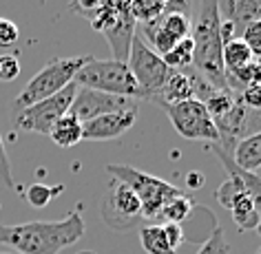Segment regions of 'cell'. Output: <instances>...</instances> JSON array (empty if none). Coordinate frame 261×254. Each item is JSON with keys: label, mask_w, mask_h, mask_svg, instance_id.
Wrapping results in <instances>:
<instances>
[{"label": "cell", "mask_w": 261, "mask_h": 254, "mask_svg": "<svg viewBox=\"0 0 261 254\" xmlns=\"http://www.w3.org/2000/svg\"><path fill=\"white\" fill-rule=\"evenodd\" d=\"M84 237V219L73 210L58 221H27V223H0V245L18 254H60L64 247Z\"/></svg>", "instance_id": "1"}, {"label": "cell", "mask_w": 261, "mask_h": 254, "mask_svg": "<svg viewBox=\"0 0 261 254\" xmlns=\"http://www.w3.org/2000/svg\"><path fill=\"white\" fill-rule=\"evenodd\" d=\"M193 14V69L217 91H228L224 58H221L224 40H221V18L217 9V0H197V9Z\"/></svg>", "instance_id": "2"}, {"label": "cell", "mask_w": 261, "mask_h": 254, "mask_svg": "<svg viewBox=\"0 0 261 254\" xmlns=\"http://www.w3.org/2000/svg\"><path fill=\"white\" fill-rule=\"evenodd\" d=\"M71 9L77 16L87 18L93 29L107 38L113 60L126 62L138 24L130 16L128 0H71Z\"/></svg>", "instance_id": "3"}, {"label": "cell", "mask_w": 261, "mask_h": 254, "mask_svg": "<svg viewBox=\"0 0 261 254\" xmlns=\"http://www.w3.org/2000/svg\"><path fill=\"white\" fill-rule=\"evenodd\" d=\"M73 82L82 89H93L100 93L120 95L128 100H146L144 91L135 82L128 64L120 60H95L93 55L89 62L77 71Z\"/></svg>", "instance_id": "4"}, {"label": "cell", "mask_w": 261, "mask_h": 254, "mask_svg": "<svg viewBox=\"0 0 261 254\" xmlns=\"http://www.w3.org/2000/svg\"><path fill=\"white\" fill-rule=\"evenodd\" d=\"M91 55H75V58H54L49 60L31 80L24 84V89L16 95L14 100V113L22 110L27 106L47 100V97L60 93L64 87H69L73 82L75 73L84 64L89 62Z\"/></svg>", "instance_id": "5"}, {"label": "cell", "mask_w": 261, "mask_h": 254, "mask_svg": "<svg viewBox=\"0 0 261 254\" xmlns=\"http://www.w3.org/2000/svg\"><path fill=\"white\" fill-rule=\"evenodd\" d=\"M193 11V0H166L160 18L140 24L142 40L148 42V47L158 55L168 53L177 42L191 36Z\"/></svg>", "instance_id": "6"}, {"label": "cell", "mask_w": 261, "mask_h": 254, "mask_svg": "<svg viewBox=\"0 0 261 254\" xmlns=\"http://www.w3.org/2000/svg\"><path fill=\"white\" fill-rule=\"evenodd\" d=\"M107 173L115 181L126 184L130 190L135 192V197L140 199V206H142V217H146V219H158L162 214V208H164L171 199L181 194V190L177 186L168 184V181L160 179V177H153V175L142 173L133 166L109 164Z\"/></svg>", "instance_id": "7"}, {"label": "cell", "mask_w": 261, "mask_h": 254, "mask_svg": "<svg viewBox=\"0 0 261 254\" xmlns=\"http://www.w3.org/2000/svg\"><path fill=\"white\" fill-rule=\"evenodd\" d=\"M75 93H77V84L71 82L69 87H64L60 91V93L51 95V97H47V100L34 104V106L16 110L14 113V126L18 128V131H24V133L49 135L51 126H54L62 115L69 113Z\"/></svg>", "instance_id": "8"}, {"label": "cell", "mask_w": 261, "mask_h": 254, "mask_svg": "<svg viewBox=\"0 0 261 254\" xmlns=\"http://www.w3.org/2000/svg\"><path fill=\"white\" fill-rule=\"evenodd\" d=\"M126 64L135 77V82H138L140 89L144 91L146 100H155V97L160 95V91L164 89L168 75H171V71H173V69L166 67V62L162 60V55H158L144 40H142L140 34L133 36Z\"/></svg>", "instance_id": "9"}, {"label": "cell", "mask_w": 261, "mask_h": 254, "mask_svg": "<svg viewBox=\"0 0 261 254\" xmlns=\"http://www.w3.org/2000/svg\"><path fill=\"white\" fill-rule=\"evenodd\" d=\"M162 108L166 110L173 128L184 139L204 142V144H217L219 142V133L215 128L213 117L208 115L204 102L193 97V100H186L179 104H164Z\"/></svg>", "instance_id": "10"}, {"label": "cell", "mask_w": 261, "mask_h": 254, "mask_svg": "<svg viewBox=\"0 0 261 254\" xmlns=\"http://www.w3.org/2000/svg\"><path fill=\"white\" fill-rule=\"evenodd\" d=\"M142 217V206L126 184L115 181L102 199V219L113 230H130Z\"/></svg>", "instance_id": "11"}, {"label": "cell", "mask_w": 261, "mask_h": 254, "mask_svg": "<svg viewBox=\"0 0 261 254\" xmlns=\"http://www.w3.org/2000/svg\"><path fill=\"white\" fill-rule=\"evenodd\" d=\"M138 104L135 100H128V97H120V95H109V93H100V91L93 89H82L77 87V93L71 102L69 115H73L77 122H89L95 120L100 115L107 113H115V110H124L128 106Z\"/></svg>", "instance_id": "12"}, {"label": "cell", "mask_w": 261, "mask_h": 254, "mask_svg": "<svg viewBox=\"0 0 261 254\" xmlns=\"http://www.w3.org/2000/svg\"><path fill=\"white\" fill-rule=\"evenodd\" d=\"M138 104L124 108V110H115V113H107L100 115L95 120H89L82 124V139L89 142H109V139H117L124 133H128L133 128L135 120H138Z\"/></svg>", "instance_id": "13"}, {"label": "cell", "mask_w": 261, "mask_h": 254, "mask_svg": "<svg viewBox=\"0 0 261 254\" xmlns=\"http://www.w3.org/2000/svg\"><path fill=\"white\" fill-rule=\"evenodd\" d=\"M221 22H228L237 38L248 24L261 20V0H217Z\"/></svg>", "instance_id": "14"}, {"label": "cell", "mask_w": 261, "mask_h": 254, "mask_svg": "<svg viewBox=\"0 0 261 254\" xmlns=\"http://www.w3.org/2000/svg\"><path fill=\"white\" fill-rule=\"evenodd\" d=\"M193 97H195L193 80H191V75L181 69V71H171L164 89L160 91V95L155 97L153 102H158L160 106H164V104H179V102L193 100Z\"/></svg>", "instance_id": "15"}, {"label": "cell", "mask_w": 261, "mask_h": 254, "mask_svg": "<svg viewBox=\"0 0 261 254\" xmlns=\"http://www.w3.org/2000/svg\"><path fill=\"white\" fill-rule=\"evenodd\" d=\"M234 166L246 173H257L261 168V131L239 139L232 151Z\"/></svg>", "instance_id": "16"}, {"label": "cell", "mask_w": 261, "mask_h": 254, "mask_svg": "<svg viewBox=\"0 0 261 254\" xmlns=\"http://www.w3.org/2000/svg\"><path fill=\"white\" fill-rule=\"evenodd\" d=\"M228 210H232V219H234V223H237L239 230H257V225L261 223V217H259V212L254 210V204H252V199H250V194L244 192L239 188L237 194H234V199H232V204Z\"/></svg>", "instance_id": "17"}, {"label": "cell", "mask_w": 261, "mask_h": 254, "mask_svg": "<svg viewBox=\"0 0 261 254\" xmlns=\"http://www.w3.org/2000/svg\"><path fill=\"white\" fill-rule=\"evenodd\" d=\"M49 137L54 139L56 146L60 148H71L77 142H82V122H77L73 115H62L49 131Z\"/></svg>", "instance_id": "18"}, {"label": "cell", "mask_w": 261, "mask_h": 254, "mask_svg": "<svg viewBox=\"0 0 261 254\" xmlns=\"http://www.w3.org/2000/svg\"><path fill=\"white\" fill-rule=\"evenodd\" d=\"M221 58H224V69H226V75L230 73H237L239 69L248 67L254 58L250 53V49L246 47V42L241 38H232L224 44V51H221Z\"/></svg>", "instance_id": "19"}, {"label": "cell", "mask_w": 261, "mask_h": 254, "mask_svg": "<svg viewBox=\"0 0 261 254\" xmlns=\"http://www.w3.org/2000/svg\"><path fill=\"white\" fill-rule=\"evenodd\" d=\"M140 241L146 254H177V250H173L168 243L162 225H144L140 230Z\"/></svg>", "instance_id": "20"}, {"label": "cell", "mask_w": 261, "mask_h": 254, "mask_svg": "<svg viewBox=\"0 0 261 254\" xmlns=\"http://www.w3.org/2000/svg\"><path fill=\"white\" fill-rule=\"evenodd\" d=\"M193 53H195V47H193L191 36H188V38H184L181 42L175 44V47L168 51V53L162 55V60L166 62V67H168V69L181 71V69L193 67Z\"/></svg>", "instance_id": "21"}, {"label": "cell", "mask_w": 261, "mask_h": 254, "mask_svg": "<svg viewBox=\"0 0 261 254\" xmlns=\"http://www.w3.org/2000/svg\"><path fill=\"white\" fill-rule=\"evenodd\" d=\"M166 7V0H128L130 16L138 24H146L162 16Z\"/></svg>", "instance_id": "22"}, {"label": "cell", "mask_w": 261, "mask_h": 254, "mask_svg": "<svg viewBox=\"0 0 261 254\" xmlns=\"http://www.w3.org/2000/svg\"><path fill=\"white\" fill-rule=\"evenodd\" d=\"M193 210H195V201L181 192L179 197L171 199L164 208H162L160 217H164L166 223H177V225H181V221H186L188 217H191Z\"/></svg>", "instance_id": "23"}, {"label": "cell", "mask_w": 261, "mask_h": 254, "mask_svg": "<svg viewBox=\"0 0 261 254\" xmlns=\"http://www.w3.org/2000/svg\"><path fill=\"white\" fill-rule=\"evenodd\" d=\"M64 190V186H47V184H31L24 190V199L29 201V206L34 208H44L51 204V199H56L58 194Z\"/></svg>", "instance_id": "24"}, {"label": "cell", "mask_w": 261, "mask_h": 254, "mask_svg": "<svg viewBox=\"0 0 261 254\" xmlns=\"http://www.w3.org/2000/svg\"><path fill=\"white\" fill-rule=\"evenodd\" d=\"M234 102H237V95H234L232 91H217V93H213L204 102V106L208 110V115H211L213 120H217V117H224L228 110L234 106Z\"/></svg>", "instance_id": "25"}, {"label": "cell", "mask_w": 261, "mask_h": 254, "mask_svg": "<svg viewBox=\"0 0 261 254\" xmlns=\"http://www.w3.org/2000/svg\"><path fill=\"white\" fill-rule=\"evenodd\" d=\"M228 250H230V245L224 237L221 225H213V232L206 237L204 245L197 250V254H228Z\"/></svg>", "instance_id": "26"}, {"label": "cell", "mask_w": 261, "mask_h": 254, "mask_svg": "<svg viewBox=\"0 0 261 254\" xmlns=\"http://www.w3.org/2000/svg\"><path fill=\"white\" fill-rule=\"evenodd\" d=\"M20 40V29L14 20L0 16V49H11Z\"/></svg>", "instance_id": "27"}, {"label": "cell", "mask_w": 261, "mask_h": 254, "mask_svg": "<svg viewBox=\"0 0 261 254\" xmlns=\"http://www.w3.org/2000/svg\"><path fill=\"white\" fill-rule=\"evenodd\" d=\"M239 38L246 42V47L250 49L252 58H261V20L248 24Z\"/></svg>", "instance_id": "28"}, {"label": "cell", "mask_w": 261, "mask_h": 254, "mask_svg": "<svg viewBox=\"0 0 261 254\" xmlns=\"http://www.w3.org/2000/svg\"><path fill=\"white\" fill-rule=\"evenodd\" d=\"M20 75V60L18 55L3 53L0 55V82H14Z\"/></svg>", "instance_id": "29"}, {"label": "cell", "mask_w": 261, "mask_h": 254, "mask_svg": "<svg viewBox=\"0 0 261 254\" xmlns=\"http://www.w3.org/2000/svg\"><path fill=\"white\" fill-rule=\"evenodd\" d=\"M239 102L248 108H254V110H261V82H254V84H248V87L239 93Z\"/></svg>", "instance_id": "30"}, {"label": "cell", "mask_w": 261, "mask_h": 254, "mask_svg": "<svg viewBox=\"0 0 261 254\" xmlns=\"http://www.w3.org/2000/svg\"><path fill=\"white\" fill-rule=\"evenodd\" d=\"M0 181H3L9 190H16V181H14V175H11V164H9L7 151H5L3 135H0Z\"/></svg>", "instance_id": "31"}, {"label": "cell", "mask_w": 261, "mask_h": 254, "mask_svg": "<svg viewBox=\"0 0 261 254\" xmlns=\"http://www.w3.org/2000/svg\"><path fill=\"white\" fill-rule=\"evenodd\" d=\"M164 234L168 239V243H171L173 250H177L181 245V241H184V225H177V223H164Z\"/></svg>", "instance_id": "32"}, {"label": "cell", "mask_w": 261, "mask_h": 254, "mask_svg": "<svg viewBox=\"0 0 261 254\" xmlns=\"http://www.w3.org/2000/svg\"><path fill=\"white\" fill-rule=\"evenodd\" d=\"M188 181H191V188H201V184H204V177L197 173H191L188 175Z\"/></svg>", "instance_id": "33"}, {"label": "cell", "mask_w": 261, "mask_h": 254, "mask_svg": "<svg viewBox=\"0 0 261 254\" xmlns=\"http://www.w3.org/2000/svg\"><path fill=\"white\" fill-rule=\"evenodd\" d=\"M80 3H87V0H80Z\"/></svg>", "instance_id": "34"}, {"label": "cell", "mask_w": 261, "mask_h": 254, "mask_svg": "<svg viewBox=\"0 0 261 254\" xmlns=\"http://www.w3.org/2000/svg\"><path fill=\"white\" fill-rule=\"evenodd\" d=\"M259 254H261V250H259Z\"/></svg>", "instance_id": "35"}]
</instances>
